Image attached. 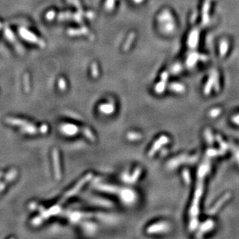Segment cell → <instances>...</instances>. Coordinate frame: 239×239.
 <instances>
[{
    "mask_svg": "<svg viewBox=\"0 0 239 239\" xmlns=\"http://www.w3.org/2000/svg\"><path fill=\"white\" fill-rule=\"evenodd\" d=\"M199 32L196 29L193 30L188 38V45L192 48H194L198 44Z\"/></svg>",
    "mask_w": 239,
    "mask_h": 239,
    "instance_id": "obj_1",
    "label": "cell"
},
{
    "mask_svg": "<svg viewBox=\"0 0 239 239\" xmlns=\"http://www.w3.org/2000/svg\"><path fill=\"white\" fill-rule=\"evenodd\" d=\"M210 9V2L208 0H207L203 6V10H202V23L203 24H207L208 23L209 16L208 11Z\"/></svg>",
    "mask_w": 239,
    "mask_h": 239,
    "instance_id": "obj_2",
    "label": "cell"
},
{
    "mask_svg": "<svg viewBox=\"0 0 239 239\" xmlns=\"http://www.w3.org/2000/svg\"><path fill=\"white\" fill-rule=\"evenodd\" d=\"M229 44L227 40H222L220 43V54L221 57H224L226 54L227 51L228 50Z\"/></svg>",
    "mask_w": 239,
    "mask_h": 239,
    "instance_id": "obj_3",
    "label": "cell"
},
{
    "mask_svg": "<svg viewBox=\"0 0 239 239\" xmlns=\"http://www.w3.org/2000/svg\"><path fill=\"white\" fill-rule=\"evenodd\" d=\"M134 37H135V33H131L130 36H129V38H128V40H127L126 44H125V46H124V47H125V48H124V49H125V51H127V50L129 49V47H130V45H131V44H132V40H133Z\"/></svg>",
    "mask_w": 239,
    "mask_h": 239,
    "instance_id": "obj_4",
    "label": "cell"
},
{
    "mask_svg": "<svg viewBox=\"0 0 239 239\" xmlns=\"http://www.w3.org/2000/svg\"><path fill=\"white\" fill-rule=\"evenodd\" d=\"M197 60V54H195V53H194V54H192L190 57H189L188 63L190 64V65H192V64H194V63H195Z\"/></svg>",
    "mask_w": 239,
    "mask_h": 239,
    "instance_id": "obj_5",
    "label": "cell"
},
{
    "mask_svg": "<svg viewBox=\"0 0 239 239\" xmlns=\"http://www.w3.org/2000/svg\"><path fill=\"white\" fill-rule=\"evenodd\" d=\"M192 17H192V19H191V23H193V22L195 21L196 18H197V13H194V15H193Z\"/></svg>",
    "mask_w": 239,
    "mask_h": 239,
    "instance_id": "obj_6",
    "label": "cell"
},
{
    "mask_svg": "<svg viewBox=\"0 0 239 239\" xmlns=\"http://www.w3.org/2000/svg\"><path fill=\"white\" fill-rule=\"evenodd\" d=\"M134 1L136 2H142L143 0H134Z\"/></svg>",
    "mask_w": 239,
    "mask_h": 239,
    "instance_id": "obj_7",
    "label": "cell"
}]
</instances>
